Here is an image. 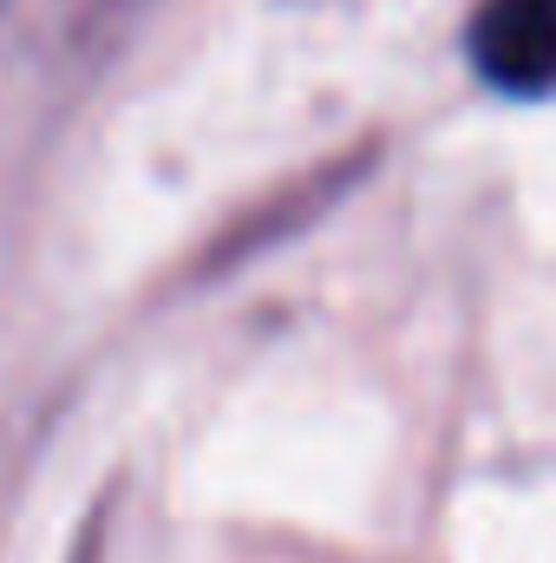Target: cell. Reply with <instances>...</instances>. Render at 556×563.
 <instances>
[{
    "label": "cell",
    "mask_w": 556,
    "mask_h": 563,
    "mask_svg": "<svg viewBox=\"0 0 556 563\" xmlns=\"http://www.w3.org/2000/svg\"><path fill=\"white\" fill-rule=\"evenodd\" d=\"M465 46L491 92L504 99L556 92V0H478Z\"/></svg>",
    "instance_id": "cell-1"
}]
</instances>
